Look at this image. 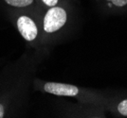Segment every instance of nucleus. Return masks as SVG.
<instances>
[{
  "instance_id": "1",
  "label": "nucleus",
  "mask_w": 127,
  "mask_h": 118,
  "mask_svg": "<svg viewBox=\"0 0 127 118\" xmlns=\"http://www.w3.org/2000/svg\"><path fill=\"white\" fill-rule=\"evenodd\" d=\"M50 49L48 46L29 47L0 71V118L17 117L24 113L35 74Z\"/></svg>"
},
{
  "instance_id": "2",
  "label": "nucleus",
  "mask_w": 127,
  "mask_h": 118,
  "mask_svg": "<svg viewBox=\"0 0 127 118\" xmlns=\"http://www.w3.org/2000/svg\"><path fill=\"white\" fill-rule=\"evenodd\" d=\"M77 20L75 0H66L61 4L47 8L43 11V44L52 48L63 43L70 35Z\"/></svg>"
},
{
  "instance_id": "3",
  "label": "nucleus",
  "mask_w": 127,
  "mask_h": 118,
  "mask_svg": "<svg viewBox=\"0 0 127 118\" xmlns=\"http://www.w3.org/2000/svg\"><path fill=\"white\" fill-rule=\"evenodd\" d=\"M32 89L36 92L52 95L60 97L73 98L76 101L93 104L105 108L109 94L103 91L96 90L92 88H86L82 86L55 82V81L43 80L41 79L34 78L32 83Z\"/></svg>"
},
{
  "instance_id": "4",
  "label": "nucleus",
  "mask_w": 127,
  "mask_h": 118,
  "mask_svg": "<svg viewBox=\"0 0 127 118\" xmlns=\"http://www.w3.org/2000/svg\"><path fill=\"white\" fill-rule=\"evenodd\" d=\"M44 10L12 11L5 12L6 17L23 38L28 47L35 49L44 46L42 28V15Z\"/></svg>"
},
{
  "instance_id": "5",
  "label": "nucleus",
  "mask_w": 127,
  "mask_h": 118,
  "mask_svg": "<svg viewBox=\"0 0 127 118\" xmlns=\"http://www.w3.org/2000/svg\"><path fill=\"white\" fill-rule=\"evenodd\" d=\"M59 109V115L62 117L101 118L105 117L107 113L104 107L78 101L77 103L64 102Z\"/></svg>"
},
{
  "instance_id": "6",
  "label": "nucleus",
  "mask_w": 127,
  "mask_h": 118,
  "mask_svg": "<svg viewBox=\"0 0 127 118\" xmlns=\"http://www.w3.org/2000/svg\"><path fill=\"white\" fill-rule=\"evenodd\" d=\"M105 110L113 116L127 117V92L109 94Z\"/></svg>"
},
{
  "instance_id": "7",
  "label": "nucleus",
  "mask_w": 127,
  "mask_h": 118,
  "mask_svg": "<svg viewBox=\"0 0 127 118\" xmlns=\"http://www.w3.org/2000/svg\"><path fill=\"white\" fill-rule=\"evenodd\" d=\"M4 12L12 11H40L44 10L38 0H0Z\"/></svg>"
},
{
  "instance_id": "8",
  "label": "nucleus",
  "mask_w": 127,
  "mask_h": 118,
  "mask_svg": "<svg viewBox=\"0 0 127 118\" xmlns=\"http://www.w3.org/2000/svg\"><path fill=\"white\" fill-rule=\"evenodd\" d=\"M96 4L104 15H119L127 13V0H96Z\"/></svg>"
},
{
  "instance_id": "9",
  "label": "nucleus",
  "mask_w": 127,
  "mask_h": 118,
  "mask_svg": "<svg viewBox=\"0 0 127 118\" xmlns=\"http://www.w3.org/2000/svg\"><path fill=\"white\" fill-rule=\"evenodd\" d=\"M39 3L43 6L44 9H47V8H50L53 6H56L58 4H61L66 0H38Z\"/></svg>"
}]
</instances>
